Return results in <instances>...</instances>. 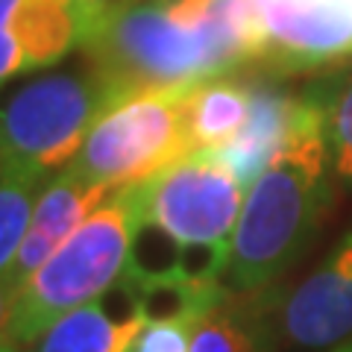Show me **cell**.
Instances as JSON below:
<instances>
[{
	"label": "cell",
	"instance_id": "12",
	"mask_svg": "<svg viewBox=\"0 0 352 352\" xmlns=\"http://www.w3.org/2000/svg\"><path fill=\"white\" fill-rule=\"evenodd\" d=\"M282 291L273 285L256 294H226L191 329V352H276L282 344Z\"/></svg>",
	"mask_w": 352,
	"mask_h": 352
},
{
	"label": "cell",
	"instance_id": "16",
	"mask_svg": "<svg viewBox=\"0 0 352 352\" xmlns=\"http://www.w3.org/2000/svg\"><path fill=\"white\" fill-rule=\"evenodd\" d=\"M44 185L47 179L0 168V273L12 264Z\"/></svg>",
	"mask_w": 352,
	"mask_h": 352
},
{
	"label": "cell",
	"instance_id": "9",
	"mask_svg": "<svg viewBox=\"0 0 352 352\" xmlns=\"http://www.w3.org/2000/svg\"><path fill=\"white\" fill-rule=\"evenodd\" d=\"M250 115L238 135L217 150L238 182L250 188L261 170L291 144L296 135L320 129V115L305 91H288L273 80L250 82Z\"/></svg>",
	"mask_w": 352,
	"mask_h": 352
},
{
	"label": "cell",
	"instance_id": "13",
	"mask_svg": "<svg viewBox=\"0 0 352 352\" xmlns=\"http://www.w3.org/2000/svg\"><path fill=\"white\" fill-rule=\"evenodd\" d=\"M103 0H18L12 32L24 71H41L62 62L88 41Z\"/></svg>",
	"mask_w": 352,
	"mask_h": 352
},
{
	"label": "cell",
	"instance_id": "14",
	"mask_svg": "<svg viewBox=\"0 0 352 352\" xmlns=\"http://www.w3.org/2000/svg\"><path fill=\"white\" fill-rule=\"evenodd\" d=\"M250 94V82L235 74L194 85L185 97V132L191 153L226 147L247 124Z\"/></svg>",
	"mask_w": 352,
	"mask_h": 352
},
{
	"label": "cell",
	"instance_id": "5",
	"mask_svg": "<svg viewBox=\"0 0 352 352\" xmlns=\"http://www.w3.org/2000/svg\"><path fill=\"white\" fill-rule=\"evenodd\" d=\"M118 97L91 62L41 74L0 97V168L50 179Z\"/></svg>",
	"mask_w": 352,
	"mask_h": 352
},
{
	"label": "cell",
	"instance_id": "15",
	"mask_svg": "<svg viewBox=\"0 0 352 352\" xmlns=\"http://www.w3.org/2000/svg\"><path fill=\"white\" fill-rule=\"evenodd\" d=\"M302 91L320 115V132L335 179L352 185V59L323 71L320 80Z\"/></svg>",
	"mask_w": 352,
	"mask_h": 352
},
{
	"label": "cell",
	"instance_id": "7",
	"mask_svg": "<svg viewBox=\"0 0 352 352\" xmlns=\"http://www.w3.org/2000/svg\"><path fill=\"white\" fill-rule=\"evenodd\" d=\"M252 71L288 76L352 59V0H238Z\"/></svg>",
	"mask_w": 352,
	"mask_h": 352
},
{
	"label": "cell",
	"instance_id": "11",
	"mask_svg": "<svg viewBox=\"0 0 352 352\" xmlns=\"http://www.w3.org/2000/svg\"><path fill=\"white\" fill-rule=\"evenodd\" d=\"M144 326L138 288L129 276L115 282L88 305L59 317L30 349L32 352H129Z\"/></svg>",
	"mask_w": 352,
	"mask_h": 352
},
{
	"label": "cell",
	"instance_id": "21",
	"mask_svg": "<svg viewBox=\"0 0 352 352\" xmlns=\"http://www.w3.org/2000/svg\"><path fill=\"white\" fill-rule=\"evenodd\" d=\"M0 352H32V349H0Z\"/></svg>",
	"mask_w": 352,
	"mask_h": 352
},
{
	"label": "cell",
	"instance_id": "18",
	"mask_svg": "<svg viewBox=\"0 0 352 352\" xmlns=\"http://www.w3.org/2000/svg\"><path fill=\"white\" fill-rule=\"evenodd\" d=\"M18 0H0V88L6 80L24 71V59H21L18 38L12 32V15H15Z\"/></svg>",
	"mask_w": 352,
	"mask_h": 352
},
{
	"label": "cell",
	"instance_id": "4",
	"mask_svg": "<svg viewBox=\"0 0 352 352\" xmlns=\"http://www.w3.org/2000/svg\"><path fill=\"white\" fill-rule=\"evenodd\" d=\"M138 220L182 252L185 282H223L244 185L217 150H197L135 185Z\"/></svg>",
	"mask_w": 352,
	"mask_h": 352
},
{
	"label": "cell",
	"instance_id": "19",
	"mask_svg": "<svg viewBox=\"0 0 352 352\" xmlns=\"http://www.w3.org/2000/svg\"><path fill=\"white\" fill-rule=\"evenodd\" d=\"M18 294H21V288L12 282V276H9V273L3 270V273H0V340H3L6 326H9V320H12Z\"/></svg>",
	"mask_w": 352,
	"mask_h": 352
},
{
	"label": "cell",
	"instance_id": "17",
	"mask_svg": "<svg viewBox=\"0 0 352 352\" xmlns=\"http://www.w3.org/2000/svg\"><path fill=\"white\" fill-rule=\"evenodd\" d=\"M191 323H144L129 352H191Z\"/></svg>",
	"mask_w": 352,
	"mask_h": 352
},
{
	"label": "cell",
	"instance_id": "8",
	"mask_svg": "<svg viewBox=\"0 0 352 352\" xmlns=\"http://www.w3.org/2000/svg\"><path fill=\"white\" fill-rule=\"evenodd\" d=\"M282 344L326 349L352 338V226L314 273L282 296Z\"/></svg>",
	"mask_w": 352,
	"mask_h": 352
},
{
	"label": "cell",
	"instance_id": "6",
	"mask_svg": "<svg viewBox=\"0 0 352 352\" xmlns=\"http://www.w3.org/2000/svg\"><path fill=\"white\" fill-rule=\"evenodd\" d=\"M188 91L132 94L109 106L88 129L68 168L109 188H126L188 156L185 132Z\"/></svg>",
	"mask_w": 352,
	"mask_h": 352
},
{
	"label": "cell",
	"instance_id": "3",
	"mask_svg": "<svg viewBox=\"0 0 352 352\" xmlns=\"http://www.w3.org/2000/svg\"><path fill=\"white\" fill-rule=\"evenodd\" d=\"M135 223V185L112 191V197L24 282L0 349H30L59 317L88 305L124 279Z\"/></svg>",
	"mask_w": 352,
	"mask_h": 352
},
{
	"label": "cell",
	"instance_id": "2",
	"mask_svg": "<svg viewBox=\"0 0 352 352\" xmlns=\"http://www.w3.org/2000/svg\"><path fill=\"white\" fill-rule=\"evenodd\" d=\"M332 162L320 129L302 132L247 188L223 285L232 294L273 288L308 250L332 206Z\"/></svg>",
	"mask_w": 352,
	"mask_h": 352
},
{
	"label": "cell",
	"instance_id": "10",
	"mask_svg": "<svg viewBox=\"0 0 352 352\" xmlns=\"http://www.w3.org/2000/svg\"><path fill=\"white\" fill-rule=\"evenodd\" d=\"M112 191L118 188L91 182L71 168H62L56 176H50L32 206L24 241L6 270L18 288H24V282L112 197Z\"/></svg>",
	"mask_w": 352,
	"mask_h": 352
},
{
	"label": "cell",
	"instance_id": "1",
	"mask_svg": "<svg viewBox=\"0 0 352 352\" xmlns=\"http://www.w3.org/2000/svg\"><path fill=\"white\" fill-rule=\"evenodd\" d=\"M82 53L118 100L252 68L235 0H103Z\"/></svg>",
	"mask_w": 352,
	"mask_h": 352
},
{
	"label": "cell",
	"instance_id": "20",
	"mask_svg": "<svg viewBox=\"0 0 352 352\" xmlns=\"http://www.w3.org/2000/svg\"><path fill=\"white\" fill-rule=\"evenodd\" d=\"M332 352H352V340H344V344H340V346H335Z\"/></svg>",
	"mask_w": 352,
	"mask_h": 352
}]
</instances>
